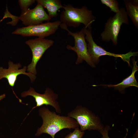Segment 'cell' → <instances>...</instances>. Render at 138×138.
<instances>
[{
  "label": "cell",
  "mask_w": 138,
  "mask_h": 138,
  "mask_svg": "<svg viewBox=\"0 0 138 138\" xmlns=\"http://www.w3.org/2000/svg\"><path fill=\"white\" fill-rule=\"evenodd\" d=\"M39 114L42 118L43 123L38 128L35 135L39 136L43 133L55 138V134L64 129H75L79 125L76 120L67 116H62L51 111L45 107L40 108Z\"/></svg>",
  "instance_id": "6da1fadb"
},
{
  "label": "cell",
  "mask_w": 138,
  "mask_h": 138,
  "mask_svg": "<svg viewBox=\"0 0 138 138\" xmlns=\"http://www.w3.org/2000/svg\"><path fill=\"white\" fill-rule=\"evenodd\" d=\"M63 8L60 15V20L62 23L67 27L74 28L77 27L82 24L85 27L91 29L92 24L96 18L92 10H89L86 6L79 8L68 4L63 6Z\"/></svg>",
  "instance_id": "7a4b0ae2"
},
{
  "label": "cell",
  "mask_w": 138,
  "mask_h": 138,
  "mask_svg": "<svg viewBox=\"0 0 138 138\" xmlns=\"http://www.w3.org/2000/svg\"><path fill=\"white\" fill-rule=\"evenodd\" d=\"M67 116L76 120L82 131L93 130L99 131L104 128L98 117L88 108L82 105L77 106L68 113Z\"/></svg>",
  "instance_id": "3957f363"
},
{
  "label": "cell",
  "mask_w": 138,
  "mask_h": 138,
  "mask_svg": "<svg viewBox=\"0 0 138 138\" xmlns=\"http://www.w3.org/2000/svg\"><path fill=\"white\" fill-rule=\"evenodd\" d=\"M123 23L129 24V21L125 9L121 7L119 12L110 17L105 23L104 30L101 34L102 40L106 42L111 40L116 45L121 27Z\"/></svg>",
  "instance_id": "277c9868"
},
{
  "label": "cell",
  "mask_w": 138,
  "mask_h": 138,
  "mask_svg": "<svg viewBox=\"0 0 138 138\" xmlns=\"http://www.w3.org/2000/svg\"><path fill=\"white\" fill-rule=\"evenodd\" d=\"M60 27L62 29L67 31V34L72 36L74 40V45L73 47L68 44L66 46L67 49L75 51L77 55V58L76 62L77 64L82 63L85 61L88 65L91 66L95 67L88 53L87 43L85 39V29L84 27L79 31L73 32L70 31L67 26L61 23Z\"/></svg>",
  "instance_id": "5b68a950"
},
{
  "label": "cell",
  "mask_w": 138,
  "mask_h": 138,
  "mask_svg": "<svg viewBox=\"0 0 138 138\" xmlns=\"http://www.w3.org/2000/svg\"><path fill=\"white\" fill-rule=\"evenodd\" d=\"M85 39L88 42L87 44L88 51L95 64L98 63L100 56L108 55L116 57H120L124 61L127 62L130 65V57L132 56H137L138 55V52H132V51L124 54H116L108 52L95 42L92 37L91 29L85 27Z\"/></svg>",
  "instance_id": "8992f818"
},
{
  "label": "cell",
  "mask_w": 138,
  "mask_h": 138,
  "mask_svg": "<svg viewBox=\"0 0 138 138\" xmlns=\"http://www.w3.org/2000/svg\"><path fill=\"white\" fill-rule=\"evenodd\" d=\"M61 23L58 20L53 22H48L37 25L18 28L12 33L24 37L36 36L44 38L55 33Z\"/></svg>",
  "instance_id": "52a82bcc"
},
{
  "label": "cell",
  "mask_w": 138,
  "mask_h": 138,
  "mask_svg": "<svg viewBox=\"0 0 138 138\" xmlns=\"http://www.w3.org/2000/svg\"><path fill=\"white\" fill-rule=\"evenodd\" d=\"M25 43L30 48L32 55L31 62L28 65L27 71L36 75L37 63L45 51L53 45L54 41L51 39L38 38L27 40Z\"/></svg>",
  "instance_id": "ba28073f"
},
{
  "label": "cell",
  "mask_w": 138,
  "mask_h": 138,
  "mask_svg": "<svg viewBox=\"0 0 138 138\" xmlns=\"http://www.w3.org/2000/svg\"><path fill=\"white\" fill-rule=\"evenodd\" d=\"M21 96L23 97L28 96H31L34 98L36 103V106L32 108L28 115L33 109L44 105L51 106L57 113L60 114L61 113L60 106L59 102L57 101L58 95L49 88H47L45 93L41 94L37 92L33 88L30 87L28 90L22 92Z\"/></svg>",
  "instance_id": "9c48e42d"
},
{
  "label": "cell",
  "mask_w": 138,
  "mask_h": 138,
  "mask_svg": "<svg viewBox=\"0 0 138 138\" xmlns=\"http://www.w3.org/2000/svg\"><path fill=\"white\" fill-rule=\"evenodd\" d=\"M51 19L43 7L38 3L34 8L28 9L18 17L19 20H21L26 27L40 24L44 21L49 22Z\"/></svg>",
  "instance_id": "30bf717a"
},
{
  "label": "cell",
  "mask_w": 138,
  "mask_h": 138,
  "mask_svg": "<svg viewBox=\"0 0 138 138\" xmlns=\"http://www.w3.org/2000/svg\"><path fill=\"white\" fill-rule=\"evenodd\" d=\"M8 64V69L0 67V80L3 78H6L9 85L12 87L14 86L17 76L20 74H23L28 76L32 82H33L36 78V75L31 73L26 72V66H24L22 68L19 69L22 66L20 63L15 64L9 61Z\"/></svg>",
  "instance_id": "8fae6325"
},
{
  "label": "cell",
  "mask_w": 138,
  "mask_h": 138,
  "mask_svg": "<svg viewBox=\"0 0 138 138\" xmlns=\"http://www.w3.org/2000/svg\"><path fill=\"white\" fill-rule=\"evenodd\" d=\"M133 67L131 74L128 77L124 79L120 83L116 85H101L106 86L109 87H113L115 89L119 90L123 93L124 91L126 88L131 86L138 87V84L135 77L134 75L136 72L138 70V67L136 64L137 61H136L134 58L132 59Z\"/></svg>",
  "instance_id": "7c38bea8"
},
{
  "label": "cell",
  "mask_w": 138,
  "mask_h": 138,
  "mask_svg": "<svg viewBox=\"0 0 138 138\" xmlns=\"http://www.w3.org/2000/svg\"><path fill=\"white\" fill-rule=\"evenodd\" d=\"M37 3L40 4L43 7L46 8L49 16L55 17L58 15L57 13L60 9L63 8L61 2L59 0H37Z\"/></svg>",
  "instance_id": "4fadbf2b"
},
{
  "label": "cell",
  "mask_w": 138,
  "mask_h": 138,
  "mask_svg": "<svg viewBox=\"0 0 138 138\" xmlns=\"http://www.w3.org/2000/svg\"><path fill=\"white\" fill-rule=\"evenodd\" d=\"M124 2L128 15L129 16L134 26L138 29V0H124Z\"/></svg>",
  "instance_id": "5bb4252c"
},
{
  "label": "cell",
  "mask_w": 138,
  "mask_h": 138,
  "mask_svg": "<svg viewBox=\"0 0 138 138\" xmlns=\"http://www.w3.org/2000/svg\"><path fill=\"white\" fill-rule=\"evenodd\" d=\"M101 3L109 7L111 11L116 13L119 12L120 8L119 3L116 0H101Z\"/></svg>",
  "instance_id": "9a60e30c"
},
{
  "label": "cell",
  "mask_w": 138,
  "mask_h": 138,
  "mask_svg": "<svg viewBox=\"0 0 138 138\" xmlns=\"http://www.w3.org/2000/svg\"><path fill=\"white\" fill-rule=\"evenodd\" d=\"M35 0H19L18 3L20 8L21 10V13H23L28 9V7L34 3Z\"/></svg>",
  "instance_id": "2e32d148"
},
{
  "label": "cell",
  "mask_w": 138,
  "mask_h": 138,
  "mask_svg": "<svg viewBox=\"0 0 138 138\" xmlns=\"http://www.w3.org/2000/svg\"><path fill=\"white\" fill-rule=\"evenodd\" d=\"M84 133V131H81L78 127L75 128L73 132H70L64 138H82Z\"/></svg>",
  "instance_id": "e0dca14e"
},
{
  "label": "cell",
  "mask_w": 138,
  "mask_h": 138,
  "mask_svg": "<svg viewBox=\"0 0 138 138\" xmlns=\"http://www.w3.org/2000/svg\"><path fill=\"white\" fill-rule=\"evenodd\" d=\"M110 129L109 126H107L104 127L102 129L99 131L102 135L101 138H110L108 135V131ZM127 135V133L124 138H125Z\"/></svg>",
  "instance_id": "ac0fdd59"
},
{
  "label": "cell",
  "mask_w": 138,
  "mask_h": 138,
  "mask_svg": "<svg viewBox=\"0 0 138 138\" xmlns=\"http://www.w3.org/2000/svg\"><path fill=\"white\" fill-rule=\"evenodd\" d=\"M5 94L0 95V101L4 98L5 97Z\"/></svg>",
  "instance_id": "d6986e66"
}]
</instances>
